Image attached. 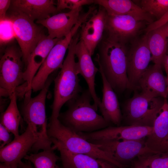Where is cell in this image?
Segmentation results:
<instances>
[{"mask_svg":"<svg viewBox=\"0 0 168 168\" xmlns=\"http://www.w3.org/2000/svg\"><path fill=\"white\" fill-rule=\"evenodd\" d=\"M82 9L80 7L55 14L45 19L37 20L36 22L47 28L50 38L61 39L68 34L77 22L82 13Z\"/></svg>","mask_w":168,"mask_h":168,"instance_id":"20","label":"cell"},{"mask_svg":"<svg viewBox=\"0 0 168 168\" xmlns=\"http://www.w3.org/2000/svg\"><path fill=\"white\" fill-rule=\"evenodd\" d=\"M138 5L152 16L160 19L168 11V0H142L137 1Z\"/></svg>","mask_w":168,"mask_h":168,"instance_id":"28","label":"cell"},{"mask_svg":"<svg viewBox=\"0 0 168 168\" xmlns=\"http://www.w3.org/2000/svg\"><path fill=\"white\" fill-rule=\"evenodd\" d=\"M153 127L135 125L109 126L91 133H78L88 141L107 139L136 140L143 139L152 132Z\"/></svg>","mask_w":168,"mask_h":168,"instance_id":"13","label":"cell"},{"mask_svg":"<svg viewBox=\"0 0 168 168\" xmlns=\"http://www.w3.org/2000/svg\"><path fill=\"white\" fill-rule=\"evenodd\" d=\"M95 58L99 69L104 74L115 92L120 93L129 88L127 74L128 50L125 44L105 36L98 44Z\"/></svg>","mask_w":168,"mask_h":168,"instance_id":"1","label":"cell"},{"mask_svg":"<svg viewBox=\"0 0 168 168\" xmlns=\"http://www.w3.org/2000/svg\"><path fill=\"white\" fill-rule=\"evenodd\" d=\"M95 4L103 7L108 14L127 15L150 24L153 22V16L130 0H94Z\"/></svg>","mask_w":168,"mask_h":168,"instance_id":"24","label":"cell"},{"mask_svg":"<svg viewBox=\"0 0 168 168\" xmlns=\"http://www.w3.org/2000/svg\"><path fill=\"white\" fill-rule=\"evenodd\" d=\"M11 0H0V20L5 18L7 12L10 8Z\"/></svg>","mask_w":168,"mask_h":168,"instance_id":"34","label":"cell"},{"mask_svg":"<svg viewBox=\"0 0 168 168\" xmlns=\"http://www.w3.org/2000/svg\"><path fill=\"white\" fill-rule=\"evenodd\" d=\"M0 21V44H3L11 42L15 35L12 22L6 16L4 19Z\"/></svg>","mask_w":168,"mask_h":168,"instance_id":"30","label":"cell"},{"mask_svg":"<svg viewBox=\"0 0 168 168\" xmlns=\"http://www.w3.org/2000/svg\"><path fill=\"white\" fill-rule=\"evenodd\" d=\"M103 84L102 97L98 106L104 119L110 124L120 126L122 114L117 95L102 72L99 69Z\"/></svg>","mask_w":168,"mask_h":168,"instance_id":"23","label":"cell"},{"mask_svg":"<svg viewBox=\"0 0 168 168\" xmlns=\"http://www.w3.org/2000/svg\"><path fill=\"white\" fill-rule=\"evenodd\" d=\"M80 34L77 33L72 38L62 67L54 79V98L50 120L58 119L63 105L83 91L75 59V49Z\"/></svg>","mask_w":168,"mask_h":168,"instance_id":"4","label":"cell"},{"mask_svg":"<svg viewBox=\"0 0 168 168\" xmlns=\"http://www.w3.org/2000/svg\"><path fill=\"white\" fill-rule=\"evenodd\" d=\"M35 142L34 136L27 126L21 135L14 137L10 143L0 148V161L8 165L18 166Z\"/></svg>","mask_w":168,"mask_h":168,"instance_id":"15","label":"cell"},{"mask_svg":"<svg viewBox=\"0 0 168 168\" xmlns=\"http://www.w3.org/2000/svg\"><path fill=\"white\" fill-rule=\"evenodd\" d=\"M145 22L129 16L111 15L107 13L105 36L125 44L142 30Z\"/></svg>","mask_w":168,"mask_h":168,"instance_id":"12","label":"cell"},{"mask_svg":"<svg viewBox=\"0 0 168 168\" xmlns=\"http://www.w3.org/2000/svg\"><path fill=\"white\" fill-rule=\"evenodd\" d=\"M52 0H12L10 7L11 11L20 12L34 21L42 20L58 12Z\"/></svg>","mask_w":168,"mask_h":168,"instance_id":"22","label":"cell"},{"mask_svg":"<svg viewBox=\"0 0 168 168\" xmlns=\"http://www.w3.org/2000/svg\"><path fill=\"white\" fill-rule=\"evenodd\" d=\"M146 147L155 153H168V103L166 98L154 121L152 132L147 137Z\"/></svg>","mask_w":168,"mask_h":168,"instance_id":"16","label":"cell"},{"mask_svg":"<svg viewBox=\"0 0 168 168\" xmlns=\"http://www.w3.org/2000/svg\"><path fill=\"white\" fill-rule=\"evenodd\" d=\"M133 163V168H150L144 165L138 158L137 160L134 161Z\"/></svg>","mask_w":168,"mask_h":168,"instance_id":"35","label":"cell"},{"mask_svg":"<svg viewBox=\"0 0 168 168\" xmlns=\"http://www.w3.org/2000/svg\"><path fill=\"white\" fill-rule=\"evenodd\" d=\"M20 168H34L31 165V163L29 161L24 162L21 161L18 165Z\"/></svg>","mask_w":168,"mask_h":168,"instance_id":"37","label":"cell"},{"mask_svg":"<svg viewBox=\"0 0 168 168\" xmlns=\"http://www.w3.org/2000/svg\"><path fill=\"white\" fill-rule=\"evenodd\" d=\"M60 39H52L45 35L30 54L23 73L24 80L27 86L26 93L32 91L31 85L33 78L50 50Z\"/></svg>","mask_w":168,"mask_h":168,"instance_id":"21","label":"cell"},{"mask_svg":"<svg viewBox=\"0 0 168 168\" xmlns=\"http://www.w3.org/2000/svg\"><path fill=\"white\" fill-rule=\"evenodd\" d=\"M99 145V148L117 162L126 167L134 159L150 153H154L146 147L145 141L107 139L88 141Z\"/></svg>","mask_w":168,"mask_h":168,"instance_id":"10","label":"cell"},{"mask_svg":"<svg viewBox=\"0 0 168 168\" xmlns=\"http://www.w3.org/2000/svg\"><path fill=\"white\" fill-rule=\"evenodd\" d=\"M75 54L78 60L76 62L77 72L85 79L91 95L93 104L98 108L101 100L96 92L95 79L96 75L99 71V68L94 64L91 58L92 55L83 41L81 39L76 45Z\"/></svg>","mask_w":168,"mask_h":168,"instance_id":"17","label":"cell"},{"mask_svg":"<svg viewBox=\"0 0 168 168\" xmlns=\"http://www.w3.org/2000/svg\"><path fill=\"white\" fill-rule=\"evenodd\" d=\"M57 74H51L39 94L32 97L26 94L21 107L23 120L32 131L35 142L31 150L35 152L53 148L52 142L48 134V126L45 110V101L49 87Z\"/></svg>","mask_w":168,"mask_h":168,"instance_id":"3","label":"cell"},{"mask_svg":"<svg viewBox=\"0 0 168 168\" xmlns=\"http://www.w3.org/2000/svg\"><path fill=\"white\" fill-rule=\"evenodd\" d=\"M162 67L161 65L154 64L148 67L138 82V88L141 89L142 92L153 97L167 99L168 81Z\"/></svg>","mask_w":168,"mask_h":168,"instance_id":"19","label":"cell"},{"mask_svg":"<svg viewBox=\"0 0 168 168\" xmlns=\"http://www.w3.org/2000/svg\"><path fill=\"white\" fill-rule=\"evenodd\" d=\"M88 89L67 103L68 108L60 113L58 119L63 125L73 132L91 133L110 126V124L98 114Z\"/></svg>","mask_w":168,"mask_h":168,"instance_id":"2","label":"cell"},{"mask_svg":"<svg viewBox=\"0 0 168 168\" xmlns=\"http://www.w3.org/2000/svg\"><path fill=\"white\" fill-rule=\"evenodd\" d=\"M151 55L146 34L133 42L127 53V74L129 89L138 88L140 79L149 67Z\"/></svg>","mask_w":168,"mask_h":168,"instance_id":"11","label":"cell"},{"mask_svg":"<svg viewBox=\"0 0 168 168\" xmlns=\"http://www.w3.org/2000/svg\"><path fill=\"white\" fill-rule=\"evenodd\" d=\"M167 23L146 33L147 44L151 54V61L163 66L168 49Z\"/></svg>","mask_w":168,"mask_h":168,"instance_id":"25","label":"cell"},{"mask_svg":"<svg viewBox=\"0 0 168 168\" xmlns=\"http://www.w3.org/2000/svg\"><path fill=\"white\" fill-rule=\"evenodd\" d=\"M153 97L142 92L135 93L125 104L122 120L127 125L153 127L164 99Z\"/></svg>","mask_w":168,"mask_h":168,"instance_id":"6","label":"cell"},{"mask_svg":"<svg viewBox=\"0 0 168 168\" xmlns=\"http://www.w3.org/2000/svg\"><path fill=\"white\" fill-rule=\"evenodd\" d=\"M10 133H11L3 125L0 124V148L8 144L12 141Z\"/></svg>","mask_w":168,"mask_h":168,"instance_id":"32","label":"cell"},{"mask_svg":"<svg viewBox=\"0 0 168 168\" xmlns=\"http://www.w3.org/2000/svg\"><path fill=\"white\" fill-rule=\"evenodd\" d=\"M167 37L168 39V22H167Z\"/></svg>","mask_w":168,"mask_h":168,"instance_id":"39","label":"cell"},{"mask_svg":"<svg viewBox=\"0 0 168 168\" xmlns=\"http://www.w3.org/2000/svg\"><path fill=\"white\" fill-rule=\"evenodd\" d=\"M0 168H20L18 166H13L7 165L4 163H1L0 164Z\"/></svg>","mask_w":168,"mask_h":168,"instance_id":"38","label":"cell"},{"mask_svg":"<svg viewBox=\"0 0 168 168\" xmlns=\"http://www.w3.org/2000/svg\"><path fill=\"white\" fill-rule=\"evenodd\" d=\"M54 150L53 148L38 153L27 155L24 158L33 164L34 168H63L57 164L60 158L54 152Z\"/></svg>","mask_w":168,"mask_h":168,"instance_id":"27","label":"cell"},{"mask_svg":"<svg viewBox=\"0 0 168 168\" xmlns=\"http://www.w3.org/2000/svg\"><path fill=\"white\" fill-rule=\"evenodd\" d=\"M22 56L20 49L14 45L7 46L4 50L0 60L1 96L9 98L25 82Z\"/></svg>","mask_w":168,"mask_h":168,"instance_id":"7","label":"cell"},{"mask_svg":"<svg viewBox=\"0 0 168 168\" xmlns=\"http://www.w3.org/2000/svg\"><path fill=\"white\" fill-rule=\"evenodd\" d=\"M7 16L12 23L15 38L22 52L25 67L30 54L45 35L34 21L22 13L11 11Z\"/></svg>","mask_w":168,"mask_h":168,"instance_id":"9","label":"cell"},{"mask_svg":"<svg viewBox=\"0 0 168 168\" xmlns=\"http://www.w3.org/2000/svg\"><path fill=\"white\" fill-rule=\"evenodd\" d=\"M137 158L150 168H168V153H150Z\"/></svg>","mask_w":168,"mask_h":168,"instance_id":"29","label":"cell"},{"mask_svg":"<svg viewBox=\"0 0 168 168\" xmlns=\"http://www.w3.org/2000/svg\"><path fill=\"white\" fill-rule=\"evenodd\" d=\"M48 134L69 151L87 155L110 161L120 168L127 167L119 164L107 153L100 149L99 145L87 140L61 123L58 119L50 121Z\"/></svg>","mask_w":168,"mask_h":168,"instance_id":"5","label":"cell"},{"mask_svg":"<svg viewBox=\"0 0 168 168\" xmlns=\"http://www.w3.org/2000/svg\"><path fill=\"white\" fill-rule=\"evenodd\" d=\"M51 140L54 148L59 152L63 168H120L114 163L105 159L72 152L55 140L52 139Z\"/></svg>","mask_w":168,"mask_h":168,"instance_id":"18","label":"cell"},{"mask_svg":"<svg viewBox=\"0 0 168 168\" xmlns=\"http://www.w3.org/2000/svg\"><path fill=\"white\" fill-rule=\"evenodd\" d=\"M168 22V11L160 19L149 24L145 29L146 33L156 29Z\"/></svg>","mask_w":168,"mask_h":168,"instance_id":"33","label":"cell"},{"mask_svg":"<svg viewBox=\"0 0 168 168\" xmlns=\"http://www.w3.org/2000/svg\"><path fill=\"white\" fill-rule=\"evenodd\" d=\"M94 3V0H58L56 4L58 12L65 9L70 10L82 7L83 5Z\"/></svg>","mask_w":168,"mask_h":168,"instance_id":"31","label":"cell"},{"mask_svg":"<svg viewBox=\"0 0 168 168\" xmlns=\"http://www.w3.org/2000/svg\"><path fill=\"white\" fill-rule=\"evenodd\" d=\"M82 25V22L78 21L69 33L60 39L52 48L32 81V91L36 92L41 90L49 76L56 70L61 68L70 44Z\"/></svg>","mask_w":168,"mask_h":168,"instance_id":"8","label":"cell"},{"mask_svg":"<svg viewBox=\"0 0 168 168\" xmlns=\"http://www.w3.org/2000/svg\"><path fill=\"white\" fill-rule=\"evenodd\" d=\"M81 26L80 39L84 42L90 54L94 53L105 32L107 12L99 6Z\"/></svg>","mask_w":168,"mask_h":168,"instance_id":"14","label":"cell"},{"mask_svg":"<svg viewBox=\"0 0 168 168\" xmlns=\"http://www.w3.org/2000/svg\"><path fill=\"white\" fill-rule=\"evenodd\" d=\"M17 98L16 92L11 96L9 105L1 113L0 117V124L14 135V138L19 135V128L21 119L17 105Z\"/></svg>","mask_w":168,"mask_h":168,"instance_id":"26","label":"cell"},{"mask_svg":"<svg viewBox=\"0 0 168 168\" xmlns=\"http://www.w3.org/2000/svg\"><path fill=\"white\" fill-rule=\"evenodd\" d=\"M163 66H164L165 68L166 72V75H167L166 77H167V81H168V49L167 50V54L166 56V57L165 58V59L163 62Z\"/></svg>","mask_w":168,"mask_h":168,"instance_id":"36","label":"cell"}]
</instances>
